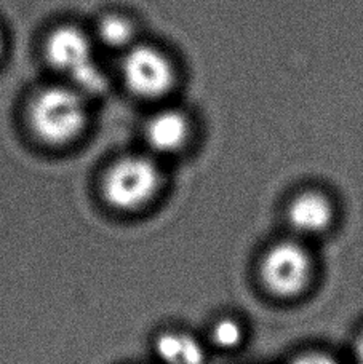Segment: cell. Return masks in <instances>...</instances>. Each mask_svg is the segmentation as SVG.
I'll list each match as a JSON object with an SVG mask.
<instances>
[{"mask_svg": "<svg viewBox=\"0 0 363 364\" xmlns=\"http://www.w3.org/2000/svg\"><path fill=\"white\" fill-rule=\"evenodd\" d=\"M120 77L127 90L144 101H162L178 88L183 68L167 43L141 38L122 53Z\"/></svg>", "mask_w": 363, "mask_h": 364, "instance_id": "6da1fadb", "label": "cell"}, {"mask_svg": "<svg viewBox=\"0 0 363 364\" xmlns=\"http://www.w3.org/2000/svg\"><path fill=\"white\" fill-rule=\"evenodd\" d=\"M87 110L82 95L66 87H48L38 91L29 107L34 133L48 144H64L82 132Z\"/></svg>", "mask_w": 363, "mask_h": 364, "instance_id": "7a4b0ae2", "label": "cell"}, {"mask_svg": "<svg viewBox=\"0 0 363 364\" xmlns=\"http://www.w3.org/2000/svg\"><path fill=\"white\" fill-rule=\"evenodd\" d=\"M51 68L66 74L79 91L100 93L106 88V77L93 58V43L77 26H58L43 45Z\"/></svg>", "mask_w": 363, "mask_h": 364, "instance_id": "3957f363", "label": "cell"}, {"mask_svg": "<svg viewBox=\"0 0 363 364\" xmlns=\"http://www.w3.org/2000/svg\"><path fill=\"white\" fill-rule=\"evenodd\" d=\"M162 186V173L151 159L125 157L111 166L105 179V197L119 210L147 205Z\"/></svg>", "mask_w": 363, "mask_h": 364, "instance_id": "277c9868", "label": "cell"}, {"mask_svg": "<svg viewBox=\"0 0 363 364\" xmlns=\"http://www.w3.org/2000/svg\"><path fill=\"white\" fill-rule=\"evenodd\" d=\"M259 277L264 288L275 297H296L312 278V259L300 243L278 242L264 252Z\"/></svg>", "mask_w": 363, "mask_h": 364, "instance_id": "5b68a950", "label": "cell"}, {"mask_svg": "<svg viewBox=\"0 0 363 364\" xmlns=\"http://www.w3.org/2000/svg\"><path fill=\"white\" fill-rule=\"evenodd\" d=\"M191 134V120L184 110L164 107L146 123L147 144L159 154H174L183 149Z\"/></svg>", "mask_w": 363, "mask_h": 364, "instance_id": "8992f818", "label": "cell"}, {"mask_svg": "<svg viewBox=\"0 0 363 364\" xmlns=\"http://www.w3.org/2000/svg\"><path fill=\"white\" fill-rule=\"evenodd\" d=\"M335 210L332 201L320 192H302L290 201L287 220L298 233L315 235L325 232L333 223Z\"/></svg>", "mask_w": 363, "mask_h": 364, "instance_id": "52a82bcc", "label": "cell"}, {"mask_svg": "<svg viewBox=\"0 0 363 364\" xmlns=\"http://www.w3.org/2000/svg\"><path fill=\"white\" fill-rule=\"evenodd\" d=\"M154 352L164 364H205L206 353L200 341L183 331L162 333L154 343Z\"/></svg>", "mask_w": 363, "mask_h": 364, "instance_id": "ba28073f", "label": "cell"}, {"mask_svg": "<svg viewBox=\"0 0 363 364\" xmlns=\"http://www.w3.org/2000/svg\"><path fill=\"white\" fill-rule=\"evenodd\" d=\"M96 36L105 47L120 55L142 38L138 21L123 11L105 13L96 24Z\"/></svg>", "mask_w": 363, "mask_h": 364, "instance_id": "9c48e42d", "label": "cell"}, {"mask_svg": "<svg viewBox=\"0 0 363 364\" xmlns=\"http://www.w3.org/2000/svg\"><path fill=\"white\" fill-rule=\"evenodd\" d=\"M243 328L234 318H221L211 328V342L221 350H234L243 341Z\"/></svg>", "mask_w": 363, "mask_h": 364, "instance_id": "30bf717a", "label": "cell"}, {"mask_svg": "<svg viewBox=\"0 0 363 364\" xmlns=\"http://www.w3.org/2000/svg\"><path fill=\"white\" fill-rule=\"evenodd\" d=\"M290 364H340V363L330 355L310 352V353H304L301 356H298V358H295Z\"/></svg>", "mask_w": 363, "mask_h": 364, "instance_id": "8fae6325", "label": "cell"}, {"mask_svg": "<svg viewBox=\"0 0 363 364\" xmlns=\"http://www.w3.org/2000/svg\"><path fill=\"white\" fill-rule=\"evenodd\" d=\"M355 355H357L359 364H363V333L360 334L357 343H355Z\"/></svg>", "mask_w": 363, "mask_h": 364, "instance_id": "7c38bea8", "label": "cell"}, {"mask_svg": "<svg viewBox=\"0 0 363 364\" xmlns=\"http://www.w3.org/2000/svg\"><path fill=\"white\" fill-rule=\"evenodd\" d=\"M2 50H4V42H2V34H0V56H2Z\"/></svg>", "mask_w": 363, "mask_h": 364, "instance_id": "4fadbf2b", "label": "cell"}]
</instances>
